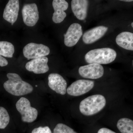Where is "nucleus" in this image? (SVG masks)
Here are the masks:
<instances>
[{"mask_svg": "<svg viewBox=\"0 0 133 133\" xmlns=\"http://www.w3.org/2000/svg\"><path fill=\"white\" fill-rule=\"evenodd\" d=\"M8 80L3 84L6 91L12 95L22 96L30 93L33 88L29 83L23 81L18 74L9 73L7 74Z\"/></svg>", "mask_w": 133, "mask_h": 133, "instance_id": "obj_1", "label": "nucleus"}, {"mask_svg": "<svg viewBox=\"0 0 133 133\" xmlns=\"http://www.w3.org/2000/svg\"><path fill=\"white\" fill-rule=\"evenodd\" d=\"M117 56L114 50L109 48L92 50L85 56V59L88 63L106 64L114 61Z\"/></svg>", "mask_w": 133, "mask_h": 133, "instance_id": "obj_2", "label": "nucleus"}, {"mask_svg": "<svg viewBox=\"0 0 133 133\" xmlns=\"http://www.w3.org/2000/svg\"><path fill=\"white\" fill-rule=\"evenodd\" d=\"M106 104L105 98L100 94L89 96L82 100L79 104V111L85 116H91L100 111Z\"/></svg>", "mask_w": 133, "mask_h": 133, "instance_id": "obj_3", "label": "nucleus"}, {"mask_svg": "<svg viewBox=\"0 0 133 133\" xmlns=\"http://www.w3.org/2000/svg\"><path fill=\"white\" fill-rule=\"evenodd\" d=\"M16 107L24 122L31 123L37 118L38 111L35 108L31 107L29 101L26 98H21L16 102Z\"/></svg>", "mask_w": 133, "mask_h": 133, "instance_id": "obj_4", "label": "nucleus"}, {"mask_svg": "<svg viewBox=\"0 0 133 133\" xmlns=\"http://www.w3.org/2000/svg\"><path fill=\"white\" fill-rule=\"evenodd\" d=\"M50 52L49 47L42 44L29 43L24 46L23 49L24 56L28 59L45 57Z\"/></svg>", "mask_w": 133, "mask_h": 133, "instance_id": "obj_5", "label": "nucleus"}, {"mask_svg": "<svg viewBox=\"0 0 133 133\" xmlns=\"http://www.w3.org/2000/svg\"><path fill=\"white\" fill-rule=\"evenodd\" d=\"M94 81L86 79H79L74 81L66 89L69 95L72 96H80L92 89Z\"/></svg>", "mask_w": 133, "mask_h": 133, "instance_id": "obj_6", "label": "nucleus"}, {"mask_svg": "<svg viewBox=\"0 0 133 133\" xmlns=\"http://www.w3.org/2000/svg\"><path fill=\"white\" fill-rule=\"evenodd\" d=\"M22 15L24 24L27 26H35L39 19V12L35 3L25 4L22 10Z\"/></svg>", "mask_w": 133, "mask_h": 133, "instance_id": "obj_7", "label": "nucleus"}, {"mask_svg": "<svg viewBox=\"0 0 133 133\" xmlns=\"http://www.w3.org/2000/svg\"><path fill=\"white\" fill-rule=\"evenodd\" d=\"M78 72L79 75L84 78L97 79L103 76L104 69L101 64H90L80 66Z\"/></svg>", "mask_w": 133, "mask_h": 133, "instance_id": "obj_8", "label": "nucleus"}, {"mask_svg": "<svg viewBox=\"0 0 133 133\" xmlns=\"http://www.w3.org/2000/svg\"><path fill=\"white\" fill-rule=\"evenodd\" d=\"M83 35L82 26L78 23H74L69 27L64 35V43L66 46L71 47L76 45Z\"/></svg>", "mask_w": 133, "mask_h": 133, "instance_id": "obj_9", "label": "nucleus"}, {"mask_svg": "<svg viewBox=\"0 0 133 133\" xmlns=\"http://www.w3.org/2000/svg\"><path fill=\"white\" fill-rule=\"evenodd\" d=\"M48 85L52 90L62 95L66 94L67 83L62 76L57 73H51L48 76Z\"/></svg>", "mask_w": 133, "mask_h": 133, "instance_id": "obj_10", "label": "nucleus"}, {"mask_svg": "<svg viewBox=\"0 0 133 133\" xmlns=\"http://www.w3.org/2000/svg\"><path fill=\"white\" fill-rule=\"evenodd\" d=\"M48 58L43 57L34 59L26 63L25 67L27 70L36 74H44L49 70L48 65Z\"/></svg>", "mask_w": 133, "mask_h": 133, "instance_id": "obj_11", "label": "nucleus"}, {"mask_svg": "<svg viewBox=\"0 0 133 133\" xmlns=\"http://www.w3.org/2000/svg\"><path fill=\"white\" fill-rule=\"evenodd\" d=\"M19 10V1L10 0L4 9L3 18L13 25L18 18Z\"/></svg>", "mask_w": 133, "mask_h": 133, "instance_id": "obj_12", "label": "nucleus"}, {"mask_svg": "<svg viewBox=\"0 0 133 133\" xmlns=\"http://www.w3.org/2000/svg\"><path fill=\"white\" fill-rule=\"evenodd\" d=\"M52 5L55 11L52 17V21L56 23H60L66 16L64 11L68 9L69 4L65 0H54Z\"/></svg>", "mask_w": 133, "mask_h": 133, "instance_id": "obj_13", "label": "nucleus"}, {"mask_svg": "<svg viewBox=\"0 0 133 133\" xmlns=\"http://www.w3.org/2000/svg\"><path fill=\"white\" fill-rule=\"evenodd\" d=\"M108 30L107 27L103 26L91 29L84 33L83 37V42L88 44L95 42L104 35Z\"/></svg>", "mask_w": 133, "mask_h": 133, "instance_id": "obj_14", "label": "nucleus"}, {"mask_svg": "<svg viewBox=\"0 0 133 133\" xmlns=\"http://www.w3.org/2000/svg\"><path fill=\"white\" fill-rule=\"evenodd\" d=\"M88 1L72 0L71 7L72 12L78 20H84L86 18L88 12Z\"/></svg>", "mask_w": 133, "mask_h": 133, "instance_id": "obj_15", "label": "nucleus"}, {"mask_svg": "<svg viewBox=\"0 0 133 133\" xmlns=\"http://www.w3.org/2000/svg\"><path fill=\"white\" fill-rule=\"evenodd\" d=\"M116 44L125 49L133 50V33L124 31L119 34L116 38Z\"/></svg>", "mask_w": 133, "mask_h": 133, "instance_id": "obj_16", "label": "nucleus"}, {"mask_svg": "<svg viewBox=\"0 0 133 133\" xmlns=\"http://www.w3.org/2000/svg\"><path fill=\"white\" fill-rule=\"evenodd\" d=\"M117 128L122 133H133V121L127 118H122L119 120Z\"/></svg>", "mask_w": 133, "mask_h": 133, "instance_id": "obj_17", "label": "nucleus"}, {"mask_svg": "<svg viewBox=\"0 0 133 133\" xmlns=\"http://www.w3.org/2000/svg\"><path fill=\"white\" fill-rule=\"evenodd\" d=\"M15 52L14 45L6 41H0V55L8 58L13 57Z\"/></svg>", "mask_w": 133, "mask_h": 133, "instance_id": "obj_18", "label": "nucleus"}, {"mask_svg": "<svg viewBox=\"0 0 133 133\" xmlns=\"http://www.w3.org/2000/svg\"><path fill=\"white\" fill-rule=\"evenodd\" d=\"M10 116L6 109L0 107V129H4L9 124Z\"/></svg>", "mask_w": 133, "mask_h": 133, "instance_id": "obj_19", "label": "nucleus"}, {"mask_svg": "<svg viewBox=\"0 0 133 133\" xmlns=\"http://www.w3.org/2000/svg\"><path fill=\"white\" fill-rule=\"evenodd\" d=\"M53 133H77L65 124L59 123L56 126Z\"/></svg>", "mask_w": 133, "mask_h": 133, "instance_id": "obj_20", "label": "nucleus"}, {"mask_svg": "<svg viewBox=\"0 0 133 133\" xmlns=\"http://www.w3.org/2000/svg\"><path fill=\"white\" fill-rule=\"evenodd\" d=\"M31 133H52L50 129L48 127H40L33 129Z\"/></svg>", "mask_w": 133, "mask_h": 133, "instance_id": "obj_21", "label": "nucleus"}, {"mask_svg": "<svg viewBox=\"0 0 133 133\" xmlns=\"http://www.w3.org/2000/svg\"><path fill=\"white\" fill-rule=\"evenodd\" d=\"M8 62L7 59L0 55V66H6L8 65Z\"/></svg>", "mask_w": 133, "mask_h": 133, "instance_id": "obj_22", "label": "nucleus"}, {"mask_svg": "<svg viewBox=\"0 0 133 133\" xmlns=\"http://www.w3.org/2000/svg\"><path fill=\"white\" fill-rule=\"evenodd\" d=\"M97 133H116L109 129L103 128L100 129L98 131Z\"/></svg>", "mask_w": 133, "mask_h": 133, "instance_id": "obj_23", "label": "nucleus"}, {"mask_svg": "<svg viewBox=\"0 0 133 133\" xmlns=\"http://www.w3.org/2000/svg\"><path fill=\"white\" fill-rule=\"evenodd\" d=\"M122 1L126 2H133L132 0H125V1Z\"/></svg>", "mask_w": 133, "mask_h": 133, "instance_id": "obj_24", "label": "nucleus"}, {"mask_svg": "<svg viewBox=\"0 0 133 133\" xmlns=\"http://www.w3.org/2000/svg\"><path fill=\"white\" fill-rule=\"evenodd\" d=\"M131 26H132V27L133 28V23H131Z\"/></svg>", "mask_w": 133, "mask_h": 133, "instance_id": "obj_25", "label": "nucleus"}]
</instances>
